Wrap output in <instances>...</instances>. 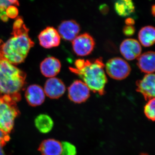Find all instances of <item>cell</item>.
I'll list each match as a JSON object with an SVG mask.
<instances>
[{"mask_svg": "<svg viewBox=\"0 0 155 155\" xmlns=\"http://www.w3.org/2000/svg\"><path fill=\"white\" fill-rule=\"evenodd\" d=\"M22 17H17L13 26L12 36L5 42L0 41V57L13 65L23 63L34 42L28 34Z\"/></svg>", "mask_w": 155, "mask_h": 155, "instance_id": "1", "label": "cell"}, {"mask_svg": "<svg viewBox=\"0 0 155 155\" xmlns=\"http://www.w3.org/2000/svg\"><path fill=\"white\" fill-rule=\"evenodd\" d=\"M75 66V68L69 67L70 71L80 77L91 91L100 95L105 94V87L108 81L102 58L94 60L77 59Z\"/></svg>", "mask_w": 155, "mask_h": 155, "instance_id": "2", "label": "cell"}, {"mask_svg": "<svg viewBox=\"0 0 155 155\" xmlns=\"http://www.w3.org/2000/svg\"><path fill=\"white\" fill-rule=\"evenodd\" d=\"M26 74L0 57V93L13 97L17 102L21 99L20 91L25 84Z\"/></svg>", "mask_w": 155, "mask_h": 155, "instance_id": "3", "label": "cell"}, {"mask_svg": "<svg viewBox=\"0 0 155 155\" xmlns=\"http://www.w3.org/2000/svg\"><path fill=\"white\" fill-rule=\"evenodd\" d=\"M16 102L11 96L0 97V129L7 133L13 129L15 119L20 114Z\"/></svg>", "mask_w": 155, "mask_h": 155, "instance_id": "4", "label": "cell"}, {"mask_svg": "<svg viewBox=\"0 0 155 155\" xmlns=\"http://www.w3.org/2000/svg\"><path fill=\"white\" fill-rule=\"evenodd\" d=\"M105 67L107 75L115 80L125 79L131 71L130 65L127 61L118 57L110 59L105 65Z\"/></svg>", "mask_w": 155, "mask_h": 155, "instance_id": "5", "label": "cell"}, {"mask_svg": "<svg viewBox=\"0 0 155 155\" xmlns=\"http://www.w3.org/2000/svg\"><path fill=\"white\" fill-rule=\"evenodd\" d=\"M95 46L93 38L87 33H84L77 37L72 41L73 51L80 57H84L90 54Z\"/></svg>", "mask_w": 155, "mask_h": 155, "instance_id": "6", "label": "cell"}, {"mask_svg": "<svg viewBox=\"0 0 155 155\" xmlns=\"http://www.w3.org/2000/svg\"><path fill=\"white\" fill-rule=\"evenodd\" d=\"M90 91L83 81L75 80L68 87V97L73 103L81 104L90 97Z\"/></svg>", "mask_w": 155, "mask_h": 155, "instance_id": "7", "label": "cell"}, {"mask_svg": "<svg viewBox=\"0 0 155 155\" xmlns=\"http://www.w3.org/2000/svg\"><path fill=\"white\" fill-rule=\"evenodd\" d=\"M38 38L40 45L45 48L57 47L61 43V37L58 30L51 26H48L41 31Z\"/></svg>", "mask_w": 155, "mask_h": 155, "instance_id": "8", "label": "cell"}, {"mask_svg": "<svg viewBox=\"0 0 155 155\" xmlns=\"http://www.w3.org/2000/svg\"><path fill=\"white\" fill-rule=\"evenodd\" d=\"M155 79L154 73L147 74L136 82V91L141 93L146 101L155 98Z\"/></svg>", "mask_w": 155, "mask_h": 155, "instance_id": "9", "label": "cell"}, {"mask_svg": "<svg viewBox=\"0 0 155 155\" xmlns=\"http://www.w3.org/2000/svg\"><path fill=\"white\" fill-rule=\"evenodd\" d=\"M121 54L128 61H133L141 54L142 48L140 43L134 39L128 38L122 42L120 46Z\"/></svg>", "mask_w": 155, "mask_h": 155, "instance_id": "10", "label": "cell"}, {"mask_svg": "<svg viewBox=\"0 0 155 155\" xmlns=\"http://www.w3.org/2000/svg\"><path fill=\"white\" fill-rule=\"evenodd\" d=\"M81 31L80 25L74 20H65L58 26V32L64 40L72 41Z\"/></svg>", "mask_w": 155, "mask_h": 155, "instance_id": "11", "label": "cell"}, {"mask_svg": "<svg viewBox=\"0 0 155 155\" xmlns=\"http://www.w3.org/2000/svg\"><path fill=\"white\" fill-rule=\"evenodd\" d=\"M45 94L51 99H58L65 93L66 86L63 81L55 77L50 78L45 84Z\"/></svg>", "mask_w": 155, "mask_h": 155, "instance_id": "12", "label": "cell"}, {"mask_svg": "<svg viewBox=\"0 0 155 155\" xmlns=\"http://www.w3.org/2000/svg\"><path fill=\"white\" fill-rule=\"evenodd\" d=\"M25 97L28 104L32 107L41 105L45 101V95L44 90L38 84H31L25 92Z\"/></svg>", "mask_w": 155, "mask_h": 155, "instance_id": "13", "label": "cell"}, {"mask_svg": "<svg viewBox=\"0 0 155 155\" xmlns=\"http://www.w3.org/2000/svg\"><path fill=\"white\" fill-rule=\"evenodd\" d=\"M61 64L58 59L54 57L46 58L41 63L40 68L44 76L52 78L58 75L61 71Z\"/></svg>", "mask_w": 155, "mask_h": 155, "instance_id": "14", "label": "cell"}, {"mask_svg": "<svg viewBox=\"0 0 155 155\" xmlns=\"http://www.w3.org/2000/svg\"><path fill=\"white\" fill-rule=\"evenodd\" d=\"M155 54L150 51L140 54L137 58V66L140 71L146 74L155 72Z\"/></svg>", "mask_w": 155, "mask_h": 155, "instance_id": "15", "label": "cell"}, {"mask_svg": "<svg viewBox=\"0 0 155 155\" xmlns=\"http://www.w3.org/2000/svg\"><path fill=\"white\" fill-rule=\"evenodd\" d=\"M38 150L42 155H61L62 144L56 140L49 139L41 143L39 147Z\"/></svg>", "mask_w": 155, "mask_h": 155, "instance_id": "16", "label": "cell"}, {"mask_svg": "<svg viewBox=\"0 0 155 155\" xmlns=\"http://www.w3.org/2000/svg\"><path fill=\"white\" fill-rule=\"evenodd\" d=\"M138 36L139 40L143 46L145 47L151 46L155 43L154 27L151 25L143 27L139 31Z\"/></svg>", "mask_w": 155, "mask_h": 155, "instance_id": "17", "label": "cell"}, {"mask_svg": "<svg viewBox=\"0 0 155 155\" xmlns=\"http://www.w3.org/2000/svg\"><path fill=\"white\" fill-rule=\"evenodd\" d=\"M114 9L119 16L127 17L134 13L135 8L132 0H117Z\"/></svg>", "mask_w": 155, "mask_h": 155, "instance_id": "18", "label": "cell"}, {"mask_svg": "<svg viewBox=\"0 0 155 155\" xmlns=\"http://www.w3.org/2000/svg\"><path fill=\"white\" fill-rule=\"evenodd\" d=\"M35 124L40 132L48 133L51 131L54 126V122L50 116L46 114H40L35 118Z\"/></svg>", "mask_w": 155, "mask_h": 155, "instance_id": "19", "label": "cell"}, {"mask_svg": "<svg viewBox=\"0 0 155 155\" xmlns=\"http://www.w3.org/2000/svg\"><path fill=\"white\" fill-rule=\"evenodd\" d=\"M155 98L150 100L145 106L144 112L146 116L150 120L154 121L155 119Z\"/></svg>", "mask_w": 155, "mask_h": 155, "instance_id": "20", "label": "cell"}, {"mask_svg": "<svg viewBox=\"0 0 155 155\" xmlns=\"http://www.w3.org/2000/svg\"><path fill=\"white\" fill-rule=\"evenodd\" d=\"M62 144V152L61 155H76L77 149L76 147L69 142L64 141Z\"/></svg>", "mask_w": 155, "mask_h": 155, "instance_id": "21", "label": "cell"}, {"mask_svg": "<svg viewBox=\"0 0 155 155\" xmlns=\"http://www.w3.org/2000/svg\"><path fill=\"white\" fill-rule=\"evenodd\" d=\"M6 13L8 18L14 19L18 17V10L17 7L11 5L8 7L6 10Z\"/></svg>", "mask_w": 155, "mask_h": 155, "instance_id": "22", "label": "cell"}, {"mask_svg": "<svg viewBox=\"0 0 155 155\" xmlns=\"http://www.w3.org/2000/svg\"><path fill=\"white\" fill-rule=\"evenodd\" d=\"M8 133L0 129V146L3 147L10 140Z\"/></svg>", "mask_w": 155, "mask_h": 155, "instance_id": "23", "label": "cell"}, {"mask_svg": "<svg viewBox=\"0 0 155 155\" xmlns=\"http://www.w3.org/2000/svg\"><path fill=\"white\" fill-rule=\"evenodd\" d=\"M135 32V27L133 25H126L123 28V33L126 36H132Z\"/></svg>", "mask_w": 155, "mask_h": 155, "instance_id": "24", "label": "cell"}, {"mask_svg": "<svg viewBox=\"0 0 155 155\" xmlns=\"http://www.w3.org/2000/svg\"><path fill=\"white\" fill-rule=\"evenodd\" d=\"M14 5L11 0H0V13L5 11L8 7Z\"/></svg>", "mask_w": 155, "mask_h": 155, "instance_id": "25", "label": "cell"}, {"mask_svg": "<svg viewBox=\"0 0 155 155\" xmlns=\"http://www.w3.org/2000/svg\"><path fill=\"white\" fill-rule=\"evenodd\" d=\"M8 17L6 14L5 11L0 13V19L4 22H7L8 20Z\"/></svg>", "mask_w": 155, "mask_h": 155, "instance_id": "26", "label": "cell"}, {"mask_svg": "<svg viewBox=\"0 0 155 155\" xmlns=\"http://www.w3.org/2000/svg\"><path fill=\"white\" fill-rule=\"evenodd\" d=\"M125 23L126 25H133L135 24V20L133 18L128 17L125 20Z\"/></svg>", "mask_w": 155, "mask_h": 155, "instance_id": "27", "label": "cell"}, {"mask_svg": "<svg viewBox=\"0 0 155 155\" xmlns=\"http://www.w3.org/2000/svg\"><path fill=\"white\" fill-rule=\"evenodd\" d=\"M107 8H108V7H107V5L105 6L104 5H103L102 6H101V11L104 14L105 13H107V11H108V8L105 9Z\"/></svg>", "mask_w": 155, "mask_h": 155, "instance_id": "28", "label": "cell"}, {"mask_svg": "<svg viewBox=\"0 0 155 155\" xmlns=\"http://www.w3.org/2000/svg\"><path fill=\"white\" fill-rule=\"evenodd\" d=\"M155 5H153L152 6L151 8V13L153 15L154 17L155 16Z\"/></svg>", "mask_w": 155, "mask_h": 155, "instance_id": "29", "label": "cell"}, {"mask_svg": "<svg viewBox=\"0 0 155 155\" xmlns=\"http://www.w3.org/2000/svg\"><path fill=\"white\" fill-rule=\"evenodd\" d=\"M11 1L13 3V4H14V5L17 6L19 5V2H18V0H11Z\"/></svg>", "mask_w": 155, "mask_h": 155, "instance_id": "30", "label": "cell"}, {"mask_svg": "<svg viewBox=\"0 0 155 155\" xmlns=\"http://www.w3.org/2000/svg\"><path fill=\"white\" fill-rule=\"evenodd\" d=\"M0 155H6L3 150L2 147L0 146Z\"/></svg>", "mask_w": 155, "mask_h": 155, "instance_id": "31", "label": "cell"}, {"mask_svg": "<svg viewBox=\"0 0 155 155\" xmlns=\"http://www.w3.org/2000/svg\"><path fill=\"white\" fill-rule=\"evenodd\" d=\"M148 155V154H147L146 153H142L141 155Z\"/></svg>", "mask_w": 155, "mask_h": 155, "instance_id": "32", "label": "cell"}]
</instances>
